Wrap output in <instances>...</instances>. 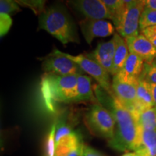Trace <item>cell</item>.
I'll use <instances>...</instances> for the list:
<instances>
[{
  "label": "cell",
  "instance_id": "34",
  "mask_svg": "<svg viewBox=\"0 0 156 156\" xmlns=\"http://www.w3.org/2000/svg\"><path fill=\"white\" fill-rule=\"evenodd\" d=\"M123 2H124V5H127L129 4L132 3V2H134V0H122Z\"/></svg>",
  "mask_w": 156,
  "mask_h": 156
},
{
  "label": "cell",
  "instance_id": "25",
  "mask_svg": "<svg viewBox=\"0 0 156 156\" xmlns=\"http://www.w3.org/2000/svg\"><path fill=\"white\" fill-rule=\"evenodd\" d=\"M20 11V8L15 0H0V13L15 14Z\"/></svg>",
  "mask_w": 156,
  "mask_h": 156
},
{
  "label": "cell",
  "instance_id": "32",
  "mask_svg": "<svg viewBox=\"0 0 156 156\" xmlns=\"http://www.w3.org/2000/svg\"><path fill=\"white\" fill-rule=\"evenodd\" d=\"M149 85H150V88H151L152 97H153L154 106H156V84L149 83Z\"/></svg>",
  "mask_w": 156,
  "mask_h": 156
},
{
  "label": "cell",
  "instance_id": "13",
  "mask_svg": "<svg viewBox=\"0 0 156 156\" xmlns=\"http://www.w3.org/2000/svg\"><path fill=\"white\" fill-rule=\"evenodd\" d=\"M114 38L116 43V47L112 75L114 76L122 70L129 53L125 39L119 34H115Z\"/></svg>",
  "mask_w": 156,
  "mask_h": 156
},
{
  "label": "cell",
  "instance_id": "4",
  "mask_svg": "<svg viewBox=\"0 0 156 156\" xmlns=\"http://www.w3.org/2000/svg\"><path fill=\"white\" fill-rule=\"evenodd\" d=\"M87 125L98 136L111 140L114 137L116 122L108 109L102 105H93L85 116Z\"/></svg>",
  "mask_w": 156,
  "mask_h": 156
},
{
  "label": "cell",
  "instance_id": "28",
  "mask_svg": "<svg viewBox=\"0 0 156 156\" xmlns=\"http://www.w3.org/2000/svg\"><path fill=\"white\" fill-rule=\"evenodd\" d=\"M141 33L156 48V25L148 27V28L142 30Z\"/></svg>",
  "mask_w": 156,
  "mask_h": 156
},
{
  "label": "cell",
  "instance_id": "24",
  "mask_svg": "<svg viewBox=\"0 0 156 156\" xmlns=\"http://www.w3.org/2000/svg\"><path fill=\"white\" fill-rule=\"evenodd\" d=\"M139 79L149 83L156 84V62L145 64L143 71Z\"/></svg>",
  "mask_w": 156,
  "mask_h": 156
},
{
  "label": "cell",
  "instance_id": "15",
  "mask_svg": "<svg viewBox=\"0 0 156 156\" xmlns=\"http://www.w3.org/2000/svg\"><path fill=\"white\" fill-rule=\"evenodd\" d=\"M82 144L81 136L79 133L73 131L71 134L62 138L56 144L55 156H67Z\"/></svg>",
  "mask_w": 156,
  "mask_h": 156
},
{
  "label": "cell",
  "instance_id": "19",
  "mask_svg": "<svg viewBox=\"0 0 156 156\" xmlns=\"http://www.w3.org/2000/svg\"><path fill=\"white\" fill-rule=\"evenodd\" d=\"M137 120L140 126L143 129L156 131V106L138 113Z\"/></svg>",
  "mask_w": 156,
  "mask_h": 156
},
{
  "label": "cell",
  "instance_id": "2",
  "mask_svg": "<svg viewBox=\"0 0 156 156\" xmlns=\"http://www.w3.org/2000/svg\"><path fill=\"white\" fill-rule=\"evenodd\" d=\"M77 77L78 75L44 74L41 81L40 90L43 104L48 112L55 114L60 103L73 102Z\"/></svg>",
  "mask_w": 156,
  "mask_h": 156
},
{
  "label": "cell",
  "instance_id": "5",
  "mask_svg": "<svg viewBox=\"0 0 156 156\" xmlns=\"http://www.w3.org/2000/svg\"><path fill=\"white\" fill-rule=\"evenodd\" d=\"M144 8L141 0H134L125 5L119 20L115 26L119 34L124 39L139 34L140 20Z\"/></svg>",
  "mask_w": 156,
  "mask_h": 156
},
{
  "label": "cell",
  "instance_id": "33",
  "mask_svg": "<svg viewBox=\"0 0 156 156\" xmlns=\"http://www.w3.org/2000/svg\"><path fill=\"white\" fill-rule=\"evenodd\" d=\"M123 156H140V155L137 153H136V152L134 151V152H132V153H126L125 155H124Z\"/></svg>",
  "mask_w": 156,
  "mask_h": 156
},
{
  "label": "cell",
  "instance_id": "11",
  "mask_svg": "<svg viewBox=\"0 0 156 156\" xmlns=\"http://www.w3.org/2000/svg\"><path fill=\"white\" fill-rule=\"evenodd\" d=\"M129 53L136 54L147 64L156 58V48L143 34H138L125 39Z\"/></svg>",
  "mask_w": 156,
  "mask_h": 156
},
{
  "label": "cell",
  "instance_id": "8",
  "mask_svg": "<svg viewBox=\"0 0 156 156\" xmlns=\"http://www.w3.org/2000/svg\"><path fill=\"white\" fill-rule=\"evenodd\" d=\"M61 53L72 61L75 62L84 73L88 74L93 79H95L99 84V86L105 90L107 93H108L109 94H114L110 84V77H109L110 74L98 62L83 54L73 56L62 51Z\"/></svg>",
  "mask_w": 156,
  "mask_h": 156
},
{
  "label": "cell",
  "instance_id": "17",
  "mask_svg": "<svg viewBox=\"0 0 156 156\" xmlns=\"http://www.w3.org/2000/svg\"><path fill=\"white\" fill-rule=\"evenodd\" d=\"M145 62L136 54L129 53L122 70L119 73L129 77L140 78L143 71Z\"/></svg>",
  "mask_w": 156,
  "mask_h": 156
},
{
  "label": "cell",
  "instance_id": "21",
  "mask_svg": "<svg viewBox=\"0 0 156 156\" xmlns=\"http://www.w3.org/2000/svg\"><path fill=\"white\" fill-rule=\"evenodd\" d=\"M156 25V9L144 8L140 20V30Z\"/></svg>",
  "mask_w": 156,
  "mask_h": 156
},
{
  "label": "cell",
  "instance_id": "7",
  "mask_svg": "<svg viewBox=\"0 0 156 156\" xmlns=\"http://www.w3.org/2000/svg\"><path fill=\"white\" fill-rule=\"evenodd\" d=\"M42 68L46 74L55 75H79L83 73L75 62L63 55L57 48L44 58Z\"/></svg>",
  "mask_w": 156,
  "mask_h": 156
},
{
  "label": "cell",
  "instance_id": "30",
  "mask_svg": "<svg viewBox=\"0 0 156 156\" xmlns=\"http://www.w3.org/2000/svg\"><path fill=\"white\" fill-rule=\"evenodd\" d=\"M141 1L145 8L156 9V0H141Z\"/></svg>",
  "mask_w": 156,
  "mask_h": 156
},
{
  "label": "cell",
  "instance_id": "14",
  "mask_svg": "<svg viewBox=\"0 0 156 156\" xmlns=\"http://www.w3.org/2000/svg\"><path fill=\"white\" fill-rule=\"evenodd\" d=\"M154 106L151 88L147 82L139 79L137 89H136V104L135 114L137 116L138 113L145 109L151 108Z\"/></svg>",
  "mask_w": 156,
  "mask_h": 156
},
{
  "label": "cell",
  "instance_id": "1",
  "mask_svg": "<svg viewBox=\"0 0 156 156\" xmlns=\"http://www.w3.org/2000/svg\"><path fill=\"white\" fill-rule=\"evenodd\" d=\"M95 95L103 107L112 113L116 122L114 136L109 145L119 151H135L141 145L142 129L137 116L124 106L114 94H109L101 87H96Z\"/></svg>",
  "mask_w": 156,
  "mask_h": 156
},
{
  "label": "cell",
  "instance_id": "27",
  "mask_svg": "<svg viewBox=\"0 0 156 156\" xmlns=\"http://www.w3.org/2000/svg\"><path fill=\"white\" fill-rule=\"evenodd\" d=\"M73 129L64 122H59L56 126V131L55 135V143L56 145L59 142V140L64 136L68 135L73 132Z\"/></svg>",
  "mask_w": 156,
  "mask_h": 156
},
{
  "label": "cell",
  "instance_id": "18",
  "mask_svg": "<svg viewBox=\"0 0 156 156\" xmlns=\"http://www.w3.org/2000/svg\"><path fill=\"white\" fill-rule=\"evenodd\" d=\"M135 152L140 156H156V131L142 129L141 145Z\"/></svg>",
  "mask_w": 156,
  "mask_h": 156
},
{
  "label": "cell",
  "instance_id": "22",
  "mask_svg": "<svg viewBox=\"0 0 156 156\" xmlns=\"http://www.w3.org/2000/svg\"><path fill=\"white\" fill-rule=\"evenodd\" d=\"M17 4L29 8L36 15H40L45 10L46 0H15Z\"/></svg>",
  "mask_w": 156,
  "mask_h": 156
},
{
  "label": "cell",
  "instance_id": "12",
  "mask_svg": "<svg viewBox=\"0 0 156 156\" xmlns=\"http://www.w3.org/2000/svg\"><path fill=\"white\" fill-rule=\"evenodd\" d=\"M116 43L113 38L106 42L99 43L95 49L87 56L98 62L103 68L112 75L114 64Z\"/></svg>",
  "mask_w": 156,
  "mask_h": 156
},
{
  "label": "cell",
  "instance_id": "3",
  "mask_svg": "<svg viewBox=\"0 0 156 156\" xmlns=\"http://www.w3.org/2000/svg\"><path fill=\"white\" fill-rule=\"evenodd\" d=\"M39 28L46 30L64 45L80 43L75 23L65 7L55 4L39 15Z\"/></svg>",
  "mask_w": 156,
  "mask_h": 156
},
{
  "label": "cell",
  "instance_id": "29",
  "mask_svg": "<svg viewBox=\"0 0 156 156\" xmlns=\"http://www.w3.org/2000/svg\"><path fill=\"white\" fill-rule=\"evenodd\" d=\"M83 156H104L96 150L93 149L91 147H89L86 145H84Z\"/></svg>",
  "mask_w": 156,
  "mask_h": 156
},
{
  "label": "cell",
  "instance_id": "20",
  "mask_svg": "<svg viewBox=\"0 0 156 156\" xmlns=\"http://www.w3.org/2000/svg\"><path fill=\"white\" fill-rule=\"evenodd\" d=\"M103 1L110 12L113 18L112 21L114 26H116L119 20L125 5H124L122 0H103Z\"/></svg>",
  "mask_w": 156,
  "mask_h": 156
},
{
  "label": "cell",
  "instance_id": "10",
  "mask_svg": "<svg viewBox=\"0 0 156 156\" xmlns=\"http://www.w3.org/2000/svg\"><path fill=\"white\" fill-rule=\"evenodd\" d=\"M71 4L86 19L113 20L103 0H71Z\"/></svg>",
  "mask_w": 156,
  "mask_h": 156
},
{
  "label": "cell",
  "instance_id": "9",
  "mask_svg": "<svg viewBox=\"0 0 156 156\" xmlns=\"http://www.w3.org/2000/svg\"><path fill=\"white\" fill-rule=\"evenodd\" d=\"M84 38L89 45L95 38H105L115 34V26L106 20L86 19L80 23Z\"/></svg>",
  "mask_w": 156,
  "mask_h": 156
},
{
  "label": "cell",
  "instance_id": "16",
  "mask_svg": "<svg viewBox=\"0 0 156 156\" xmlns=\"http://www.w3.org/2000/svg\"><path fill=\"white\" fill-rule=\"evenodd\" d=\"M93 100H95V98L93 95L92 85H91V78L86 75H78L75 95L73 102Z\"/></svg>",
  "mask_w": 156,
  "mask_h": 156
},
{
  "label": "cell",
  "instance_id": "31",
  "mask_svg": "<svg viewBox=\"0 0 156 156\" xmlns=\"http://www.w3.org/2000/svg\"><path fill=\"white\" fill-rule=\"evenodd\" d=\"M84 145H85V144L83 143L80 147H78L77 149L70 153L67 156H83Z\"/></svg>",
  "mask_w": 156,
  "mask_h": 156
},
{
  "label": "cell",
  "instance_id": "6",
  "mask_svg": "<svg viewBox=\"0 0 156 156\" xmlns=\"http://www.w3.org/2000/svg\"><path fill=\"white\" fill-rule=\"evenodd\" d=\"M138 83L139 78L126 77L118 73L114 76L112 86L115 96L124 106L134 114L136 111Z\"/></svg>",
  "mask_w": 156,
  "mask_h": 156
},
{
  "label": "cell",
  "instance_id": "23",
  "mask_svg": "<svg viewBox=\"0 0 156 156\" xmlns=\"http://www.w3.org/2000/svg\"><path fill=\"white\" fill-rule=\"evenodd\" d=\"M57 122H54L51 128L49 133L48 134L45 145V155L44 156H55L56 143L55 135L56 131Z\"/></svg>",
  "mask_w": 156,
  "mask_h": 156
},
{
  "label": "cell",
  "instance_id": "26",
  "mask_svg": "<svg viewBox=\"0 0 156 156\" xmlns=\"http://www.w3.org/2000/svg\"><path fill=\"white\" fill-rule=\"evenodd\" d=\"M12 25V19L10 15L0 13V34L1 37L8 33Z\"/></svg>",
  "mask_w": 156,
  "mask_h": 156
}]
</instances>
